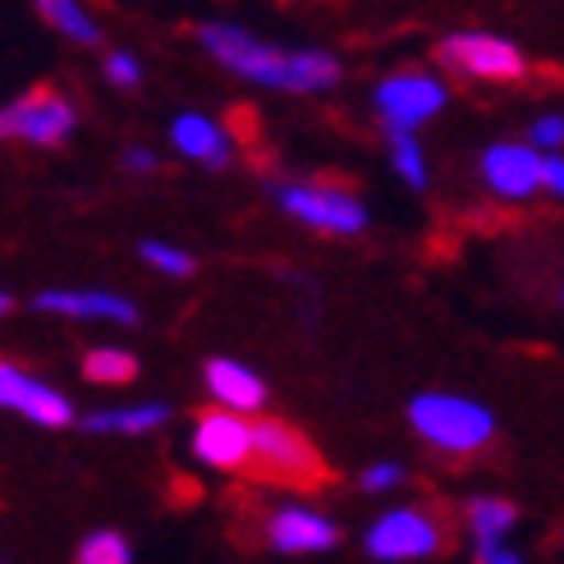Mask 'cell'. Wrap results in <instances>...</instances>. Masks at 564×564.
Masks as SVG:
<instances>
[{
  "label": "cell",
  "instance_id": "cell-12",
  "mask_svg": "<svg viewBox=\"0 0 564 564\" xmlns=\"http://www.w3.org/2000/svg\"><path fill=\"white\" fill-rule=\"evenodd\" d=\"M267 542L280 555H322L340 542V528H335L326 514L307 510V505H285L267 519Z\"/></svg>",
  "mask_w": 564,
  "mask_h": 564
},
{
  "label": "cell",
  "instance_id": "cell-18",
  "mask_svg": "<svg viewBox=\"0 0 564 564\" xmlns=\"http://www.w3.org/2000/svg\"><path fill=\"white\" fill-rule=\"evenodd\" d=\"M37 14L55 28V33H65L69 42H78V46H101V28H97V19L83 10V6H74V0H42Z\"/></svg>",
  "mask_w": 564,
  "mask_h": 564
},
{
  "label": "cell",
  "instance_id": "cell-4",
  "mask_svg": "<svg viewBox=\"0 0 564 564\" xmlns=\"http://www.w3.org/2000/svg\"><path fill=\"white\" fill-rule=\"evenodd\" d=\"M275 203L285 207L294 220L313 225L322 235H362L368 230V207L362 197L345 184H317V180H303V184H275Z\"/></svg>",
  "mask_w": 564,
  "mask_h": 564
},
{
  "label": "cell",
  "instance_id": "cell-24",
  "mask_svg": "<svg viewBox=\"0 0 564 564\" xmlns=\"http://www.w3.org/2000/svg\"><path fill=\"white\" fill-rule=\"evenodd\" d=\"M106 78L116 83V88H138V83H143V61H138L133 51H110L106 55Z\"/></svg>",
  "mask_w": 564,
  "mask_h": 564
},
{
  "label": "cell",
  "instance_id": "cell-9",
  "mask_svg": "<svg viewBox=\"0 0 564 564\" xmlns=\"http://www.w3.org/2000/svg\"><path fill=\"white\" fill-rule=\"evenodd\" d=\"M188 445H193V459L216 468V473L252 468V417L207 409V413H197Z\"/></svg>",
  "mask_w": 564,
  "mask_h": 564
},
{
  "label": "cell",
  "instance_id": "cell-16",
  "mask_svg": "<svg viewBox=\"0 0 564 564\" xmlns=\"http://www.w3.org/2000/svg\"><path fill=\"white\" fill-rule=\"evenodd\" d=\"M464 523L473 532V546L477 555H487V551H500L505 538H510V528L519 523V510L510 500H500V496H477L464 505Z\"/></svg>",
  "mask_w": 564,
  "mask_h": 564
},
{
  "label": "cell",
  "instance_id": "cell-1",
  "mask_svg": "<svg viewBox=\"0 0 564 564\" xmlns=\"http://www.w3.org/2000/svg\"><path fill=\"white\" fill-rule=\"evenodd\" d=\"M197 42L230 74L258 83V88H275V93H326L345 74L340 61L317 46L285 51L275 42L252 37L239 23H197Z\"/></svg>",
  "mask_w": 564,
  "mask_h": 564
},
{
  "label": "cell",
  "instance_id": "cell-8",
  "mask_svg": "<svg viewBox=\"0 0 564 564\" xmlns=\"http://www.w3.org/2000/svg\"><path fill=\"white\" fill-rule=\"evenodd\" d=\"M441 61L464 74V78H482V83H514L523 78V51L514 42H505L496 33H477V28H468V33H449L441 46H436Z\"/></svg>",
  "mask_w": 564,
  "mask_h": 564
},
{
  "label": "cell",
  "instance_id": "cell-7",
  "mask_svg": "<svg viewBox=\"0 0 564 564\" xmlns=\"http://www.w3.org/2000/svg\"><path fill=\"white\" fill-rule=\"evenodd\" d=\"M449 101V88L441 78L422 74V69H400L381 78L377 88V116L386 120V133H413L417 124H427L432 116H441Z\"/></svg>",
  "mask_w": 564,
  "mask_h": 564
},
{
  "label": "cell",
  "instance_id": "cell-14",
  "mask_svg": "<svg viewBox=\"0 0 564 564\" xmlns=\"http://www.w3.org/2000/svg\"><path fill=\"white\" fill-rule=\"evenodd\" d=\"M203 381L212 390L216 409H225V413L248 417V413L267 409V381L252 368H243V362H235V358H212L203 368Z\"/></svg>",
  "mask_w": 564,
  "mask_h": 564
},
{
  "label": "cell",
  "instance_id": "cell-15",
  "mask_svg": "<svg viewBox=\"0 0 564 564\" xmlns=\"http://www.w3.org/2000/svg\"><path fill=\"white\" fill-rule=\"evenodd\" d=\"M171 143L180 156L207 165V171H225V165L235 161V143L230 133H225L212 116H197V110H188V116H175L171 124Z\"/></svg>",
  "mask_w": 564,
  "mask_h": 564
},
{
  "label": "cell",
  "instance_id": "cell-29",
  "mask_svg": "<svg viewBox=\"0 0 564 564\" xmlns=\"http://www.w3.org/2000/svg\"><path fill=\"white\" fill-rule=\"evenodd\" d=\"M10 307H14V299H10L6 290H0V317H6V313H10Z\"/></svg>",
  "mask_w": 564,
  "mask_h": 564
},
{
  "label": "cell",
  "instance_id": "cell-19",
  "mask_svg": "<svg viewBox=\"0 0 564 564\" xmlns=\"http://www.w3.org/2000/svg\"><path fill=\"white\" fill-rule=\"evenodd\" d=\"M83 377H88L93 386H129L138 377V358L129 349H116V345L88 349L83 354Z\"/></svg>",
  "mask_w": 564,
  "mask_h": 564
},
{
  "label": "cell",
  "instance_id": "cell-6",
  "mask_svg": "<svg viewBox=\"0 0 564 564\" xmlns=\"http://www.w3.org/2000/svg\"><path fill=\"white\" fill-rule=\"evenodd\" d=\"M445 546V528L436 514L417 510V505H404V510H386L368 538H362V551L381 564H409V560H427Z\"/></svg>",
  "mask_w": 564,
  "mask_h": 564
},
{
  "label": "cell",
  "instance_id": "cell-30",
  "mask_svg": "<svg viewBox=\"0 0 564 564\" xmlns=\"http://www.w3.org/2000/svg\"><path fill=\"white\" fill-rule=\"evenodd\" d=\"M560 303H564V290H560Z\"/></svg>",
  "mask_w": 564,
  "mask_h": 564
},
{
  "label": "cell",
  "instance_id": "cell-27",
  "mask_svg": "<svg viewBox=\"0 0 564 564\" xmlns=\"http://www.w3.org/2000/svg\"><path fill=\"white\" fill-rule=\"evenodd\" d=\"M124 165L129 171H156V152L143 148V143H133V148H124Z\"/></svg>",
  "mask_w": 564,
  "mask_h": 564
},
{
  "label": "cell",
  "instance_id": "cell-17",
  "mask_svg": "<svg viewBox=\"0 0 564 564\" xmlns=\"http://www.w3.org/2000/svg\"><path fill=\"white\" fill-rule=\"evenodd\" d=\"M165 417H171V409H165V404L101 409L93 417H83V432H93V436H143V432H156Z\"/></svg>",
  "mask_w": 564,
  "mask_h": 564
},
{
  "label": "cell",
  "instance_id": "cell-26",
  "mask_svg": "<svg viewBox=\"0 0 564 564\" xmlns=\"http://www.w3.org/2000/svg\"><path fill=\"white\" fill-rule=\"evenodd\" d=\"M542 188L564 203V156H542Z\"/></svg>",
  "mask_w": 564,
  "mask_h": 564
},
{
  "label": "cell",
  "instance_id": "cell-10",
  "mask_svg": "<svg viewBox=\"0 0 564 564\" xmlns=\"http://www.w3.org/2000/svg\"><path fill=\"white\" fill-rule=\"evenodd\" d=\"M0 409H14L37 427H69L74 422V404L69 394H61L55 386L37 381L33 372H23L19 362L0 358Z\"/></svg>",
  "mask_w": 564,
  "mask_h": 564
},
{
  "label": "cell",
  "instance_id": "cell-21",
  "mask_svg": "<svg viewBox=\"0 0 564 564\" xmlns=\"http://www.w3.org/2000/svg\"><path fill=\"white\" fill-rule=\"evenodd\" d=\"M390 161L409 188H427V156H422L413 133H390Z\"/></svg>",
  "mask_w": 564,
  "mask_h": 564
},
{
  "label": "cell",
  "instance_id": "cell-3",
  "mask_svg": "<svg viewBox=\"0 0 564 564\" xmlns=\"http://www.w3.org/2000/svg\"><path fill=\"white\" fill-rule=\"evenodd\" d=\"M252 468L271 477V482H290V487L326 482V464L317 455V445L280 417L252 422Z\"/></svg>",
  "mask_w": 564,
  "mask_h": 564
},
{
  "label": "cell",
  "instance_id": "cell-28",
  "mask_svg": "<svg viewBox=\"0 0 564 564\" xmlns=\"http://www.w3.org/2000/svg\"><path fill=\"white\" fill-rule=\"evenodd\" d=\"M477 564H523V560H519L514 551H505V546H500V551H487V555H477Z\"/></svg>",
  "mask_w": 564,
  "mask_h": 564
},
{
  "label": "cell",
  "instance_id": "cell-20",
  "mask_svg": "<svg viewBox=\"0 0 564 564\" xmlns=\"http://www.w3.org/2000/svg\"><path fill=\"white\" fill-rule=\"evenodd\" d=\"M74 564H133V551H129V542L120 538L116 528H97V532H88V538L78 542Z\"/></svg>",
  "mask_w": 564,
  "mask_h": 564
},
{
  "label": "cell",
  "instance_id": "cell-13",
  "mask_svg": "<svg viewBox=\"0 0 564 564\" xmlns=\"http://www.w3.org/2000/svg\"><path fill=\"white\" fill-rule=\"evenodd\" d=\"M37 313L55 317H83V322H116V326H138V307L110 290H42Z\"/></svg>",
  "mask_w": 564,
  "mask_h": 564
},
{
  "label": "cell",
  "instance_id": "cell-25",
  "mask_svg": "<svg viewBox=\"0 0 564 564\" xmlns=\"http://www.w3.org/2000/svg\"><path fill=\"white\" fill-rule=\"evenodd\" d=\"M362 491H372V496H381V491H394L404 482V468L400 464H372V468H362Z\"/></svg>",
  "mask_w": 564,
  "mask_h": 564
},
{
  "label": "cell",
  "instance_id": "cell-5",
  "mask_svg": "<svg viewBox=\"0 0 564 564\" xmlns=\"http://www.w3.org/2000/svg\"><path fill=\"white\" fill-rule=\"evenodd\" d=\"M78 124V106L55 93V88H33L0 106V143H28V148H61Z\"/></svg>",
  "mask_w": 564,
  "mask_h": 564
},
{
  "label": "cell",
  "instance_id": "cell-22",
  "mask_svg": "<svg viewBox=\"0 0 564 564\" xmlns=\"http://www.w3.org/2000/svg\"><path fill=\"white\" fill-rule=\"evenodd\" d=\"M138 258H143L152 271H161V275H175V280H184V275H193V271H197V262H193V252H188V248L161 243V239H148L143 248H138Z\"/></svg>",
  "mask_w": 564,
  "mask_h": 564
},
{
  "label": "cell",
  "instance_id": "cell-2",
  "mask_svg": "<svg viewBox=\"0 0 564 564\" xmlns=\"http://www.w3.org/2000/svg\"><path fill=\"white\" fill-rule=\"evenodd\" d=\"M409 427L441 455H477L496 436V417L487 404L464 400V394L427 390L409 404Z\"/></svg>",
  "mask_w": 564,
  "mask_h": 564
},
{
  "label": "cell",
  "instance_id": "cell-11",
  "mask_svg": "<svg viewBox=\"0 0 564 564\" xmlns=\"http://www.w3.org/2000/svg\"><path fill=\"white\" fill-rule=\"evenodd\" d=\"M482 180L505 203H528L542 188V152L528 143H496L482 152Z\"/></svg>",
  "mask_w": 564,
  "mask_h": 564
},
{
  "label": "cell",
  "instance_id": "cell-23",
  "mask_svg": "<svg viewBox=\"0 0 564 564\" xmlns=\"http://www.w3.org/2000/svg\"><path fill=\"white\" fill-rule=\"evenodd\" d=\"M528 138H532V152H546V156H560L564 148V116H542L528 124Z\"/></svg>",
  "mask_w": 564,
  "mask_h": 564
}]
</instances>
